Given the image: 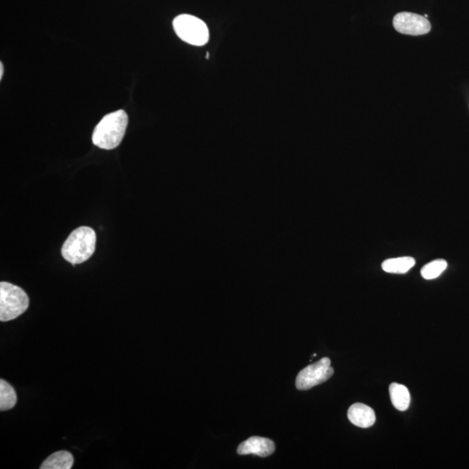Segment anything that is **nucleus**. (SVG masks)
Segmentation results:
<instances>
[{"mask_svg": "<svg viewBox=\"0 0 469 469\" xmlns=\"http://www.w3.org/2000/svg\"><path fill=\"white\" fill-rule=\"evenodd\" d=\"M128 122V115L124 110L106 115L94 129V146L103 150L117 148L124 139Z\"/></svg>", "mask_w": 469, "mask_h": 469, "instance_id": "f257e3e1", "label": "nucleus"}, {"mask_svg": "<svg viewBox=\"0 0 469 469\" xmlns=\"http://www.w3.org/2000/svg\"><path fill=\"white\" fill-rule=\"evenodd\" d=\"M15 389L5 380H0V410L6 411L13 409L17 403Z\"/></svg>", "mask_w": 469, "mask_h": 469, "instance_id": "f8f14e48", "label": "nucleus"}, {"mask_svg": "<svg viewBox=\"0 0 469 469\" xmlns=\"http://www.w3.org/2000/svg\"><path fill=\"white\" fill-rule=\"evenodd\" d=\"M173 28L181 41L191 46H203L210 39V31L207 24L190 14H182L176 17L173 20Z\"/></svg>", "mask_w": 469, "mask_h": 469, "instance_id": "20e7f679", "label": "nucleus"}, {"mask_svg": "<svg viewBox=\"0 0 469 469\" xmlns=\"http://www.w3.org/2000/svg\"><path fill=\"white\" fill-rule=\"evenodd\" d=\"M416 265L413 258L404 257L386 260L382 262V270L392 274H405Z\"/></svg>", "mask_w": 469, "mask_h": 469, "instance_id": "9b49d317", "label": "nucleus"}, {"mask_svg": "<svg viewBox=\"0 0 469 469\" xmlns=\"http://www.w3.org/2000/svg\"><path fill=\"white\" fill-rule=\"evenodd\" d=\"M96 241V232L91 227H78L64 241L61 254L72 265H80L88 261L95 252Z\"/></svg>", "mask_w": 469, "mask_h": 469, "instance_id": "f03ea898", "label": "nucleus"}, {"mask_svg": "<svg viewBox=\"0 0 469 469\" xmlns=\"http://www.w3.org/2000/svg\"><path fill=\"white\" fill-rule=\"evenodd\" d=\"M74 464V458L70 452L66 450L57 451L46 458L41 469H71Z\"/></svg>", "mask_w": 469, "mask_h": 469, "instance_id": "1a4fd4ad", "label": "nucleus"}, {"mask_svg": "<svg viewBox=\"0 0 469 469\" xmlns=\"http://www.w3.org/2000/svg\"><path fill=\"white\" fill-rule=\"evenodd\" d=\"M447 263L445 260H435L428 263L421 270V276L426 280L438 279L447 269Z\"/></svg>", "mask_w": 469, "mask_h": 469, "instance_id": "ddd939ff", "label": "nucleus"}, {"mask_svg": "<svg viewBox=\"0 0 469 469\" xmlns=\"http://www.w3.org/2000/svg\"><path fill=\"white\" fill-rule=\"evenodd\" d=\"M393 25L400 34L411 36L427 34L431 30V24L427 18L412 13L396 14Z\"/></svg>", "mask_w": 469, "mask_h": 469, "instance_id": "423d86ee", "label": "nucleus"}, {"mask_svg": "<svg viewBox=\"0 0 469 469\" xmlns=\"http://www.w3.org/2000/svg\"><path fill=\"white\" fill-rule=\"evenodd\" d=\"M348 418L356 427L368 428L372 427L377 421L373 409L363 403H355L349 407Z\"/></svg>", "mask_w": 469, "mask_h": 469, "instance_id": "6e6552de", "label": "nucleus"}, {"mask_svg": "<svg viewBox=\"0 0 469 469\" xmlns=\"http://www.w3.org/2000/svg\"><path fill=\"white\" fill-rule=\"evenodd\" d=\"M389 394L393 406L400 411H405L410 405V393L406 386L392 384L389 387Z\"/></svg>", "mask_w": 469, "mask_h": 469, "instance_id": "9d476101", "label": "nucleus"}, {"mask_svg": "<svg viewBox=\"0 0 469 469\" xmlns=\"http://www.w3.org/2000/svg\"><path fill=\"white\" fill-rule=\"evenodd\" d=\"M29 298L23 288L13 284L0 283V321L8 322L27 312Z\"/></svg>", "mask_w": 469, "mask_h": 469, "instance_id": "7ed1b4c3", "label": "nucleus"}, {"mask_svg": "<svg viewBox=\"0 0 469 469\" xmlns=\"http://www.w3.org/2000/svg\"><path fill=\"white\" fill-rule=\"evenodd\" d=\"M276 445L272 440L252 436L241 443L237 447L238 454H257L260 457H268L275 452Z\"/></svg>", "mask_w": 469, "mask_h": 469, "instance_id": "0eeeda50", "label": "nucleus"}, {"mask_svg": "<svg viewBox=\"0 0 469 469\" xmlns=\"http://www.w3.org/2000/svg\"><path fill=\"white\" fill-rule=\"evenodd\" d=\"M334 374L331 367V360L328 357L321 359L318 362L304 368L299 372L295 386L299 391H308L316 386L322 384Z\"/></svg>", "mask_w": 469, "mask_h": 469, "instance_id": "39448f33", "label": "nucleus"}, {"mask_svg": "<svg viewBox=\"0 0 469 469\" xmlns=\"http://www.w3.org/2000/svg\"><path fill=\"white\" fill-rule=\"evenodd\" d=\"M4 74V66L2 63H0V79H2Z\"/></svg>", "mask_w": 469, "mask_h": 469, "instance_id": "4468645a", "label": "nucleus"}]
</instances>
